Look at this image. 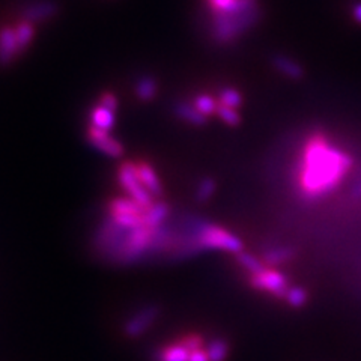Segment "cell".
Wrapping results in <instances>:
<instances>
[{
	"instance_id": "obj_1",
	"label": "cell",
	"mask_w": 361,
	"mask_h": 361,
	"mask_svg": "<svg viewBox=\"0 0 361 361\" xmlns=\"http://www.w3.org/2000/svg\"><path fill=\"white\" fill-rule=\"evenodd\" d=\"M353 167V158L322 134H314L304 146L298 187L307 200H318L341 185Z\"/></svg>"
},
{
	"instance_id": "obj_2",
	"label": "cell",
	"mask_w": 361,
	"mask_h": 361,
	"mask_svg": "<svg viewBox=\"0 0 361 361\" xmlns=\"http://www.w3.org/2000/svg\"><path fill=\"white\" fill-rule=\"evenodd\" d=\"M262 20L259 0H243L224 13L211 14V37L220 45H228L250 32Z\"/></svg>"
},
{
	"instance_id": "obj_3",
	"label": "cell",
	"mask_w": 361,
	"mask_h": 361,
	"mask_svg": "<svg viewBox=\"0 0 361 361\" xmlns=\"http://www.w3.org/2000/svg\"><path fill=\"white\" fill-rule=\"evenodd\" d=\"M195 238L200 250H220L224 253L240 255L244 252V244L233 232L223 226L200 221L195 228Z\"/></svg>"
},
{
	"instance_id": "obj_4",
	"label": "cell",
	"mask_w": 361,
	"mask_h": 361,
	"mask_svg": "<svg viewBox=\"0 0 361 361\" xmlns=\"http://www.w3.org/2000/svg\"><path fill=\"white\" fill-rule=\"evenodd\" d=\"M205 337L197 333H188L158 349L155 361H188L191 353L205 348Z\"/></svg>"
},
{
	"instance_id": "obj_5",
	"label": "cell",
	"mask_w": 361,
	"mask_h": 361,
	"mask_svg": "<svg viewBox=\"0 0 361 361\" xmlns=\"http://www.w3.org/2000/svg\"><path fill=\"white\" fill-rule=\"evenodd\" d=\"M118 183L121 188L126 191L127 197L137 202L143 208L151 207L155 199L148 193L142 183L139 180L137 171H135V163L123 161L118 169Z\"/></svg>"
},
{
	"instance_id": "obj_6",
	"label": "cell",
	"mask_w": 361,
	"mask_h": 361,
	"mask_svg": "<svg viewBox=\"0 0 361 361\" xmlns=\"http://www.w3.org/2000/svg\"><path fill=\"white\" fill-rule=\"evenodd\" d=\"M248 283L256 290H262L283 300L290 283L288 277L273 267H264L255 274H248Z\"/></svg>"
},
{
	"instance_id": "obj_7",
	"label": "cell",
	"mask_w": 361,
	"mask_h": 361,
	"mask_svg": "<svg viewBox=\"0 0 361 361\" xmlns=\"http://www.w3.org/2000/svg\"><path fill=\"white\" fill-rule=\"evenodd\" d=\"M87 142L97 148L99 152H103L107 157L119 158L123 155V146L115 137H111L110 133L97 130L94 127H89L86 133Z\"/></svg>"
},
{
	"instance_id": "obj_8",
	"label": "cell",
	"mask_w": 361,
	"mask_h": 361,
	"mask_svg": "<svg viewBox=\"0 0 361 361\" xmlns=\"http://www.w3.org/2000/svg\"><path fill=\"white\" fill-rule=\"evenodd\" d=\"M135 171H137L139 180L142 183V185L148 190V193L154 199H160L164 193V187L161 184L160 176L157 175L155 169L149 163L137 161L135 163Z\"/></svg>"
},
{
	"instance_id": "obj_9",
	"label": "cell",
	"mask_w": 361,
	"mask_h": 361,
	"mask_svg": "<svg viewBox=\"0 0 361 361\" xmlns=\"http://www.w3.org/2000/svg\"><path fill=\"white\" fill-rule=\"evenodd\" d=\"M59 13V5L53 2V0H42V2L30 4L29 6L23 11V17L25 21L32 23V25H38V23H44Z\"/></svg>"
},
{
	"instance_id": "obj_10",
	"label": "cell",
	"mask_w": 361,
	"mask_h": 361,
	"mask_svg": "<svg viewBox=\"0 0 361 361\" xmlns=\"http://www.w3.org/2000/svg\"><path fill=\"white\" fill-rule=\"evenodd\" d=\"M20 56L16 29L5 26L0 29V66H8Z\"/></svg>"
},
{
	"instance_id": "obj_11",
	"label": "cell",
	"mask_w": 361,
	"mask_h": 361,
	"mask_svg": "<svg viewBox=\"0 0 361 361\" xmlns=\"http://www.w3.org/2000/svg\"><path fill=\"white\" fill-rule=\"evenodd\" d=\"M271 65H273V68L279 74L289 78V80L298 82L304 77L302 65L288 54H281V53L274 54L273 58H271Z\"/></svg>"
},
{
	"instance_id": "obj_12",
	"label": "cell",
	"mask_w": 361,
	"mask_h": 361,
	"mask_svg": "<svg viewBox=\"0 0 361 361\" xmlns=\"http://www.w3.org/2000/svg\"><path fill=\"white\" fill-rule=\"evenodd\" d=\"M158 316V307L157 306H148L142 309L140 312L135 313L133 318L126 324V331L128 336L137 337L143 331H146L154 324Z\"/></svg>"
},
{
	"instance_id": "obj_13",
	"label": "cell",
	"mask_w": 361,
	"mask_h": 361,
	"mask_svg": "<svg viewBox=\"0 0 361 361\" xmlns=\"http://www.w3.org/2000/svg\"><path fill=\"white\" fill-rule=\"evenodd\" d=\"M173 113L178 119L188 123V126L203 127L208 123V118L199 113L193 103H187V101H176L173 104Z\"/></svg>"
},
{
	"instance_id": "obj_14",
	"label": "cell",
	"mask_w": 361,
	"mask_h": 361,
	"mask_svg": "<svg viewBox=\"0 0 361 361\" xmlns=\"http://www.w3.org/2000/svg\"><path fill=\"white\" fill-rule=\"evenodd\" d=\"M90 127H94L97 130H103V131H110L113 127H115L116 116L115 111H111L103 106H94V109L90 110Z\"/></svg>"
},
{
	"instance_id": "obj_15",
	"label": "cell",
	"mask_w": 361,
	"mask_h": 361,
	"mask_svg": "<svg viewBox=\"0 0 361 361\" xmlns=\"http://www.w3.org/2000/svg\"><path fill=\"white\" fill-rule=\"evenodd\" d=\"M145 209L130 197H113L107 205L109 216H130V214H142Z\"/></svg>"
},
{
	"instance_id": "obj_16",
	"label": "cell",
	"mask_w": 361,
	"mask_h": 361,
	"mask_svg": "<svg viewBox=\"0 0 361 361\" xmlns=\"http://www.w3.org/2000/svg\"><path fill=\"white\" fill-rule=\"evenodd\" d=\"M134 94L142 103H149L158 94V82L154 75L145 74L137 78L134 86Z\"/></svg>"
},
{
	"instance_id": "obj_17",
	"label": "cell",
	"mask_w": 361,
	"mask_h": 361,
	"mask_svg": "<svg viewBox=\"0 0 361 361\" xmlns=\"http://www.w3.org/2000/svg\"><path fill=\"white\" fill-rule=\"evenodd\" d=\"M169 214H171V207L166 202L155 200L151 207L145 211V221L148 228H161L163 223L167 220Z\"/></svg>"
},
{
	"instance_id": "obj_18",
	"label": "cell",
	"mask_w": 361,
	"mask_h": 361,
	"mask_svg": "<svg viewBox=\"0 0 361 361\" xmlns=\"http://www.w3.org/2000/svg\"><path fill=\"white\" fill-rule=\"evenodd\" d=\"M295 255L292 247H286V245H276V247H269L264 252L262 255V261L267 267H273L277 268V265L286 264L289 262L290 259Z\"/></svg>"
},
{
	"instance_id": "obj_19",
	"label": "cell",
	"mask_w": 361,
	"mask_h": 361,
	"mask_svg": "<svg viewBox=\"0 0 361 361\" xmlns=\"http://www.w3.org/2000/svg\"><path fill=\"white\" fill-rule=\"evenodd\" d=\"M14 29H16L17 44H18L20 54H21L32 44V41L35 39L37 26L32 25V23H29V21H21Z\"/></svg>"
},
{
	"instance_id": "obj_20",
	"label": "cell",
	"mask_w": 361,
	"mask_h": 361,
	"mask_svg": "<svg viewBox=\"0 0 361 361\" xmlns=\"http://www.w3.org/2000/svg\"><path fill=\"white\" fill-rule=\"evenodd\" d=\"M205 349L209 361H226L229 357V343L221 337L211 338L209 342H207Z\"/></svg>"
},
{
	"instance_id": "obj_21",
	"label": "cell",
	"mask_w": 361,
	"mask_h": 361,
	"mask_svg": "<svg viewBox=\"0 0 361 361\" xmlns=\"http://www.w3.org/2000/svg\"><path fill=\"white\" fill-rule=\"evenodd\" d=\"M217 101H219V104L238 110L244 103V98H243L240 90H236L233 87H223L219 90Z\"/></svg>"
},
{
	"instance_id": "obj_22",
	"label": "cell",
	"mask_w": 361,
	"mask_h": 361,
	"mask_svg": "<svg viewBox=\"0 0 361 361\" xmlns=\"http://www.w3.org/2000/svg\"><path fill=\"white\" fill-rule=\"evenodd\" d=\"M193 106L197 109L199 113H202L203 116L208 118V116L216 115L217 107H219V101L209 94H199L193 101Z\"/></svg>"
},
{
	"instance_id": "obj_23",
	"label": "cell",
	"mask_w": 361,
	"mask_h": 361,
	"mask_svg": "<svg viewBox=\"0 0 361 361\" xmlns=\"http://www.w3.org/2000/svg\"><path fill=\"white\" fill-rule=\"evenodd\" d=\"M309 300V293L307 290L301 288V286H289V289L286 290L285 297H283V301H286L288 306L293 307V309H300L302 307L304 304L307 302Z\"/></svg>"
},
{
	"instance_id": "obj_24",
	"label": "cell",
	"mask_w": 361,
	"mask_h": 361,
	"mask_svg": "<svg viewBox=\"0 0 361 361\" xmlns=\"http://www.w3.org/2000/svg\"><path fill=\"white\" fill-rule=\"evenodd\" d=\"M235 257H236V262H238L248 274H255L257 271H261L264 267H267L261 257H257L245 250L241 252L240 255H236Z\"/></svg>"
},
{
	"instance_id": "obj_25",
	"label": "cell",
	"mask_w": 361,
	"mask_h": 361,
	"mask_svg": "<svg viewBox=\"0 0 361 361\" xmlns=\"http://www.w3.org/2000/svg\"><path fill=\"white\" fill-rule=\"evenodd\" d=\"M216 190H217L216 180H214L212 178H203V179H200V183L196 187L195 197L199 203H205L214 196Z\"/></svg>"
},
{
	"instance_id": "obj_26",
	"label": "cell",
	"mask_w": 361,
	"mask_h": 361,
	"mask_svg": "<svg viewBox=\"0 0 361 361\" xmlns=\"http://www.w3.org/2000/svg\"><path fill=\"white\" fill-rule=\"evenodd\" d=\"M216 115L226 123V126H229V127H238L241 123V113L236 109L219 104Z\"/></svg>"
},
{
	"instance_id": "obj_27",
	"label": "cell",
	"mask_w": 361,
	"mask_h": 361,
	"mask_svg": "<svg viewBox=\"0 0 361 361\" xmlns=\"http://www.w3.org/2000/svg\"><path fill=\"white\" fill-rule=\"evenodd\" d=\"M98 104L116 113V110L119 107V99H118V97L115 94L103 92V94H101V97H99V103Z\"/></svg>"
},
{
	"instance_id": "obj_28",
	"label": "cell",
	"mask_w": 361,
	"mask_h": 361,
	"mask_svg": "<svg viewBox=\"0 0 361 361\" xmlns=\"http://www.w3.org/2000/svg\"><path fill=\"white\" fill-rule=\"evenodd\" d=\"M188 361H209V357L207 354V349L205 348H200V349H197V351L191 353Z\"/></svg>"
},
{
	"instance_id": "obj_29",
	"label": "cell",
	"mask_w": 361,
	"mask_h": 361,
	"mask_svg": "<svg viewBox=\"0 0 361 361\" xmlns=\"http://www.w3.org/2000/svg\"><path fill=\"white\" fill-rule=\"evenodd\" d=\"M351 196H353L354 199H361V178L353 185V188H351Z\"/></svg>"
},
{
	"instance_id": "obj_30",
	"label": "cell",
	"mask_w": 361,
	"mask_h": 361,
	"mask_svg": "<svg viewBox=\"0 0 361 361\" xmlns=\"http://www.w3.org/2000/svg\"><path fill=\"white\" fill-rule=\"evenodd\" d=\"M353 17L358 23V25H361V2H358L353 6Z\"/></svg>"
}]
</instances>
